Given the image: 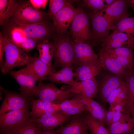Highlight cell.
<instances>
[{"label": "cell", "mask_w": 134, "mask_h": 134, "mask_svg": "<svg viewBox=\"0 0 134 134\" xmlns=\"http://www.w3.org/2000/svg\"><path fill=\"white\" fill-rule=\"evenodd\" d=\"M91 133V134H93V133Z\"/></svg>", "instance_id": "obj_50"}, {"label": "cell", "mask_w": 134, "mask_h": 134, "mask_svg": "<svg viewBox=\"0 0 134 134\" xmlns=\"http://www.w3.org/2000/svg\"><path fill=\"white\" fill-rule=\"evenodd\" d=\"M103 49L105 52L113 57L134 59L133 49L130 48L123 47L112 49Z\"/></svg>", "instance_id": "obj_32"}, {"label": "cell", "mask_w": 134, "mask_h": 134, "mask_svg": "<svg viewBox=\"0 0 134 134\" xmlns=\"http://www.w3.org/2000/svg\"><path fill=\"white\" fill-rule=\"evenodd\" d=\"M11 17L14 22L23 25L43 22L49 18L47 13L34 8L29 1L19 3Z\"/></svg>", "instance_id": "obj_3"}, {"label": "cell", "mask_w": 134, "mask_h": 134, "mask_svg": "<svg viewBox=\"0 0 134 134\" xmlns=\"http://www.w3.org/2000/svg\"><path fill=\"white\" fill-rule=\"evenodd\" d=\"M132 134H134V130H133V133H132Z\"/></svg>", "instance_id": "obj_48"}, {"label": "cell", "mask_w": 134, "mask_h": 134, "mask_svg": "<svg viewBox=\"0 0 134 134\" xmlns=\"http://www.w3.org/2000/svg\"><path fill=\"white\" fill-rule=\"evenodd\" d=\"M86 111L87 110L85 105L81 99L80 101L74 105L64 113L71 116L83 113Z\"/></svg>", "instance_id": "obj_36"}, {"label": "cell", "mask_w": 134, "mask_h": 134, "mask_svg": "<svg viewBox=\"0 0 134 134\" xmlns=\"http://www.w3.org/2000/svg\"><path fill=\"white\" fill-rule=\"evenodd\" d=\"M99 60L102 69L125 80L131 71L123 66L115 58L101 48L98 50Z\"/></svg>", "instance_id": "obj_11"}, {"label": "cell", "mask_w": 134, "mask_h": 134, "mask_svg": "<svg viewBox=\"0 0 134 134\" xmlns=\"http://www.w3.org/2000/svg\"><path fill=\"white\" fill-rule=\"evenodd\" d=\"M102 69L99 60L79 65L74 72V77L76 81L94 79L100 73Z\"/></svg>", "instance_id": "obj_22"}, {"label": "cell", "mask_w": 134, "mask_h": 134, "mask_svg": "<svg viewBox=\"0 0 134 134\" xmlns=\"http://www.w3.org/2000/svg\"><path fill=\"white\" fill-rule=\"evenodd\" d=\"M31 111L29 113L31 118L39 117L45 114L60 110L59 104L54 102H46L40 100H35L30 98Z\"/></svg>", "instance_id": "obj_23"}, {"label": "cell", "mask_w": 134, "mask_h": 134, "mask_svg": "<svg viewBox=\"0 0 134 134\" xmlns=\"http://www.w3.org/2000/svg\"><path fill=\"white\" fill-rule=\"evenodd\" d=\"M5 36L10 41L25 53L29 52L36 47L37 42L34 40L23 36L17 29L10 24L5 30Z\"/></svg>", "instance_id": "obj_17"}, {"label": "cell", "mask_w": 134, "mask_h": 134, "mask_svg": "<svg viewBox=\"0 0 134 134\" xmlns=\"http://www.w3.org/2000/svg\"><path fill=\"white\" fill-rule=\"evenodd\" d=\"M73 43L76 64L79 65L99 60L98 54L89 44L74 41Z\"/></svg>", "instance_id": "obj_18"}, {"label": "cell", "mask_w": 134, "mask_h": 134, "mask_svg": "<svg viewBox=\"0 0 134 134\" xmlns=\"http://www.w3.org/2000/svg\"><path fill=\"white\" fill-rule=\"evenodd\" d=\"M3 35L5 60L1 70L2 73L5 74L15 67L27 65L33 60L34 56L27 55Z\"/></svg>", "instance_id": "obj_1"}, {"label": "cell", "mask_w": 134, "mask_h": 134, "mask_svg": "<svg viewBox=\"0 0 134 134\" xmlns=\"http://www.w3.org/2000/svg\"><path fill=\"white\" fill-rule=\"evenodd\" d=\"M131 4L134 5V0H131ZM134 11V7H131Z\"/></svg>", "instance_id": "obj_47"}, {"label": "cell", "mask_w": 134, "mask_h": 134, "mask_svg": "<svg viewBox=\"0 0 134 134\" xmlns=\"http://www.w3.org/2000/svg\"><path fill=\"white\" fill-rule=\"evenodd\" d=\"M107 129L109 134H131L134 129V119L130 113L123 114L119 120Z\"/></svg>", "instance_id": "obj_24"}, {"label": "cell", "mask_w": 134, "mask_h": 134, "mask_svg": "<svg viewBox=\"0 0 134 134\" xmlns=\"http://www.w3.org/2000/svg\"><path fill=\"white\" fill-rule=\"evenodd\" d=\"M114 113V110L110 109L107 111L105 119V124L108 126L110 125L111 123Z\"/></svg>", "instance_id": "obj_42"}, {"label": "cell", "mask_w": 134, "mask_h": 134, "mask_svg": "<svg viewBox=\"0 0 134 134\" xmlns=\"http://www.w3.org/2000/svg\"><path fill=\"white\" fill-rule=\"evenodd\" d=\"M81 99L79 96L76 95L72 98L63 101L60 104V110L64 113L65 112Z\"/></svg>", "instance_id": "obj_39"}, {"label": "cell", "mask_w": 134, "mask_h": 134, "mask_svg": "<svg viewBox=\"0 0 134 134\" xmlns=\"http://www.w3.org/2000/svg\"></svg>", "instance_id": "obj_52"}, {"label": "cell", "mask_w": 134, "mask_h": 134, "mask_svg": "<svg viewBox=\"0 0 134 134\" xmlns=\"http://www.w3.org/2000/svg\"><path fill=\"white\" fill-rule=\"evenodd\" d=\"M133 49H134V46Z\"/></svg>", "instance_id": "obj_49"}, {"label": "cell", "mask_w": 134, "mask_h": 134, "mask_svg": "<svg viewBox=\"0 0 134 134\" xmlns=\"http://www.w3.org/2000/svg\"><path fill=\"white\" fill-rule=\"evenodd\" d=\"M104 12L103 9L88 13L94 39L98 42L108 36L109 31L113 30L115 27V25L103 16Z\"/></svg>", "instance_id": "obj_7"}, {"label": "cell", "mask_w": 134, "mask_h": 134, "mask_svg": "<svg viewBox=\"0 0 134 134\" xmlns=\"http://www.w3.org/2000/svg\"><path fill=\"white\" fill-rule=\"evenodd\" d=\"M72 117L61 110L44 114L40 117L30 118V120L36 122L41 128L53 130L56 127L69 121Z\"/></svg>", "instance_id": "obj_15"}, {"label": "cell", "mask_w": 134, "mask_h": 134, "mask_svg": "<svg viewBox=\"0 0 134 134\" xmlns=\"http://www.w3.org/2000/svg\"><path fill=\"white\" fill-rule=\"evenodd\" d=\"M29 1L34 8L41 10L44 9L48 1L47 0H30Z\"/></svg>", "instance_id": "obj_40"}, {"label": "cell", "mask_w": 134, "mask_h": 134, "mask_svg": "<svg viewBox=\"0 0 134 134\" xmlns=\"http://www.w3.org/2000/svg\"><path fill=\"white\" fill-rule=\"evenodd\" d=\"M19 3L14 0H0V24L4 25L12 17Z\"/></svg>", "instance_id": "obj_29"}, {"label": "cell", "mask_w": 134, "mask_h": 134, "mask_svg": "<svg viewBox=\"0 0 134 134\" xmlns=\"http://www.w3.org/2000/svg\"><path fill=\"white\" fill-rule=\"evenodd\" d=\"M68 89L72 94L75 95L92 99L97 94L98 83L96 78L76 81Z\"/></svg>", "instance_id": "obj_19"}, {"label": "cell", "mask_w": 134, "mask_h": 134, "mask_svg": "<svg viewBox=\"0 0 134 134\" xmlns=\"http://www.w3.org/2000/svg\"><path fill=\"white\" fill-rule=\"evenodd\" d=\"M126 88L125 81L119 87L113 90L108 96L105 102L108 103L110 106H111L114 102L116 98L120 93Z\"/></svg>", "instance_id": "obj_38"}, {"label": "cell", "mask_w": 134, "mask_h": 134, "mask_svg": "<svg viewBox=\"0 0 134 134\" xmlns=\"http://www.w3.org/2000/svg\"><path fill=\"white\" fill-rule=\"evenodd\" d=\"M35 96L43 101L59 104L76 96L72 94L68 89L62 90L53 83L46 84L42 82H39L37 86Z\"/></svg>", "instance_id": "obj_6"}, {"label": "cell", "mask_w": 134, "mask_h": 134, "mask_svg": "<svg viewBox=\"0 0 134 134\" xmlns=\"http://www.w3.org/2000/svg\"><path fill=\"white\" fill-rule=\"evenodd\" d=\"M133 71H134V70H133Z\"/></svg>", "instance_id": "obj_51"}, {"label": "cell", "mask_w": 134, "mask_h": 134, "mask_svg": "<svg viewBox=\"0 0 134 134\" xmlns=\"http://www.w3.org/2000/svg\"><path fill=\"white\" fill-rule=\"evenodd\" d=\"M134 106V104L126 100L116 105L110 109L120 112L123 114L130 113Z\"/></svg>", "instance_id": "obj_37"}, {"label": "cell", "mask_w": 134, "mask_h": 134, "mask_svg": "<svg viewBox=\"0 0 134 134\" xmlns=\"http://www.w3.org/2000/svg\"><path fill=\"white\" fill-rule=\"evenodd\" d=\"M42 129V128L37 123L29 119L28 121L14 127L4 134H41Z\"/></svg>", "instance_id": "obj_27"}, {"label": "cell", "mask_w": 134, "mask_h": 134, "mask_svg": "<svg viewBox=\"0 0 134 134\" xmlns=\"http://www.w3.org/2000/svg\"><path fill=\"white\" fill-rule=\"evenodd\" d=\"M131 0H116L112 5L103 9V16L115 25L122 19L131 15L129 10Z\"/></svg>", "instance_id": "obj_13"}, {"label": "cell", "mask_w": 134, "mask_h": 134, "mask_svg": "<svg viewBox=\"0 0 134 134\" xmlns=\"http://www.w3.org/2000/svg\"><path fill=\"white\" fill-rule=\"evenodd\" d=\"M99 42L101 48L104 49H112L123 47H127L133 49L134 39L124 33L114 31L110 35Z\"/></svg>", "instance_id": "obj_16"}, {"label": "cell", "mask_w": 134, "mask_h": 134, "mask_svg": "<svg viewBox=\"0 0 134 134\" xmlns=\"http://www.w3.org/2000/svg\"><path fill=\"white\" fill-rule=\"evenodd\" d=\"M28 108L12 110L0 115V128L3 133L31 118Z\"/></svg>", "instance_id": "obj_12"}, {"label": "cell", "mask_w": 134, "mask_h": 134, "mask_svg": "<svg viewBox=\"0 0 134 134\" xmlns=\"http://www.w3.org/2000/svg\"><path fill=\"white\" fill-rule=\"evenodd\" d=\"M123 114L121 112L114 110V114L110 125L119 120Z\"/></svg>", "instance_id": "obj_43"}, {"label": "cell", "mask_w": 134, "mask_h": 134, "mask_svg": "<svg viewBox=\"0 0 134 134\" xmlns=\"http://www.w3.org/2000/svg\"><path fill=\"white\" fill-rule=\"evenodd\" d=\"M19 85L21 95L27 99L35 96L37 81L35 77L25 68L9 72Z\"/></svg>", "instance_id": "obj_10"}, {"label": "cell", "mask_w": 134, "mask_h": 134, "mask_svg": "<svg viewBox=\"0 0 134 134\" xmlns=\"http://www.w3.org/2000/svg\"><path fill=\"white\" fill-rule=\"evenodd\" d=\"M72 67L70 66L63 67L60 70L51 73L44 80L52 83H63L72 86L76 82L74 79Z\"/></svg>", "instance_id": "obj_25"}, {"label": "cell", "mask_w": 134, "mask_h": 134, "mask_svg": "<svg viewBox=\"0 0 134 134\" xmlns=\"http://www.w3.org/2000/svg\"><path fill=\"white\" fill-rule=\"evenodd\" d=\"M5 52L3 41V36L2 33H0V65L1 69L3 67L4 61L3 59L4 53Z\"/></svg>", "instance_id": "obj_41"}, {"label": "cell", "mask_w": 134, "mask_h": 134, "mask_svg": "<svg viewBox=\"0 0 134 134\" xmlns=\"http://www.w3.org/2000/svg\"><path fill=\"white\" fill-rule=\"evenodd\" d=\"M89 20L88 13L82 8L78 7L76 8L70 28V33L74 41L84 43L94 39L90 28Z\"/></svg>", "instance_id": "obj_4"}, {"label": "cell", "mask_w": 134, "mask_h": 134, "mask_svg": "<svg viewBox=\"0 0 134 134\" xmlns=\"http://www.w3.org/2000/svg\"><path fill=\"white\" fill-rule=\"evenodd\" d=\"M76 12L72 1H67L63 8L51 18L55 30L59 34L67 33V30L71 24Z\"/></svg>", "instance_id": "obj_8"}, {"label": "cell", "mask_w": 134, "mask_h": 134, "mask_svg": "<svg viewBox=\"0 0 134 134\" xmlns=\"http://www.w3.org/2000/svg\"><path fill=\"white\" fill-rule=\"evenodd\" d=\"M113 31L124 33L134 39V17L122 19L115 25Z\"/></svg>", "instance_id": "obj_31"}, {"label": "cell", "mask_w": 134, "mask_h": 134, "mask_svg": "<svg viewBox=\"0 0 134 134\" xmlns=\"http://www.w3.org/2000/svg\"><path fill=\"white\" fill-rule=\"evenodd\" d=\"M79 96L85 105L87 111L89 112L90 115L93 118L105 124L107 111L100 104L92 99Z\"/></svg>", "instance_id": "obj_26"}, {"label": "cell", "mask_w": 134, "mask_h": 134, "mask_svg": "<svg viewBox=\"0 0 134 134\" xmlns=\"http://www.w3.org/2000/svg\"><path fill=\"white\" fill-rule=\"evenodd\" d=\"M127 99L134 104V72L131 71L125 80Z\"/></svg>", "instance_id": "obj_33"}, {"label": "cell", "mask_w": 134, "mask_h": 134, "mask_svg": "<svg viewBox=\"0 0 134 134\" xmlns=\"http://www.w3.org/2000/svg\"><path fill=\"white\" fill-rule=\"evenodd\" d=\"M82 1L84 6L93 12L100 11L107 7L104 3L105 0H84Z\"/></svg>", "instance_id": "obj_34"}, {"label": "cell", "mask_w": 134, "mask_h": 134, "mask_svg": "<svg viewBox=\"0 0 134 134\" xmlns=\"http://www.w3.org/2000/svg\"><path fill=\"white\" fill-rule=\"evenodd\" d=\"M41 134H58L56 131L53 130H49L42 128Z\"/></svg>", "instance_id": "obj_44"}, {"label": "cell", "mask_w": 134, "mask_h": 134, "mask_svg": "<svg viewBox=\"0 0 134 134\" xmlns=\"http://www.w3.org/2000/svg\"><path fill=\"white\" fill-rule=\"evenodd\" d=\"M36 48L39 53V59L45 63L52 65L51 62L55 50L53 43L48 40H44L38 44Z\"/></svg>", "instance_id": "obj_28"}, {"label": "cell", "mask_w": 134, "mask_h": 134, "mask_svg": "<svg viewBox=\"0 0 134 134\" xmlns=\"http://www.w3.org/2000/svg\"><path fill=\"white\" fill-rule=\"evenodd\" d=\"M131 113L132 115V117L134 119V106L133 108Z\"/></svg>", "instance_id": "obj_46"}, {"label": "cell", "mask_w": 134, "mask_h": 134, "mask_svg": "<svg viewBox=\"0 0 134 134\" xmlns=\"http://www.w3.org/2000/svg\"><path fill=\"white\" fill-rule=\"evenodd\" d=\"M84 120L91 133L93 134H109L105 124L93 118L90 114L84 115Z\"/></svg>", "instance_id": "obj_30"}, {"label": "cell", "mask_w": 134, "mask_h": 134, "mask_svg": "<svg viewBox=\"0 0 134 134\" xmlns=\"http://www.w3.org/2000/svg\"><path fill=\"white\" fill-rule=\"evenodd\" d=\"M83 113L72 117L66 125L55 130L58 134H88L89 128L84 121Z\"/></svg>", "instance_id": "obj_20"}, {"label": "cell", "mask_w": 134, "mask_h": 134, "mask_svg": "<svg viewBox=\"0 0 134 134\" xmlns=\"http://www.w3.org/2000/svg\"><path fill=\"white\" fill-rule=\"evenodd\" d=\"M97 76L98 83L97 94L101 100L105 101L110 93L119 87L125 81L123 77L113 74L104 70Z\"/></svg>", "instance_id": "obj_9"}, {"label": "cell", "mask_w": 134, "mask_h": 134, "mask_svg": "<svg viewBox=\"0 0 134 134\" xmlns=\"http://www.w3.org/2000/svg\"><path fill=\"white\" fill-rule=\"evenodd\" d=\"M64 34H59L53 42L55 47L54 65L62 67H73L76 64L73 41Z\"/></svg>", "instance_id": "obj_2"}, {"label": "cell", "mask_w": 134, "mask_h": 134, "mask_svg": "<svg viewBox=\"0 0 134 134\" xmlns=\"http://www.w3.org/2000/svg\"><path fill=\"white\" fill-rule=\"evenodd\" d=\"M67 1L64 0H49V6L47 13L49 18L55 15L64 6Z\"/></svg>", "instance_id": "obj_35"}, {"label": "cell", "mask_w": 134, "mask_h": 134, "mask_svg": "<svg viewBox=\"0 0 134 134\" xmlns=\"http://www.w3.org/2000/svg\"><path fill=\"white\" fill-rule=\"evenodd\" d=\"M36 78L37 81L42 82L51 73L55 72L52 65H49L35 55L33 60L26 65L25 68Z\"/></svg>", "instance_id": "obj_21"}, {"label": "cell", "mask_w": 134, "mask_h": 134, "mask_svg": "<svg viewBox=\"0 0 134 134\" xmlns=\"http://www.w3.org/2000/svg\"><path fill=\"white\" fill-rule=\"evenodd\" d=\"M116 0H105V2L106 3V4L107 7L113 4Z\"/></svg>", "instance_id": "obj_45"}, {"label": "cell", "mask_w": 134, "mask_h": 134, "mask_svg": "<svg viewBox=\"0 0 134 134\" xmlns=\"http://www.w3.org/2000/svg\"><path fill=\"white\" fill-rule=\"evenodd\" d=\"M10 24L23 36L32 39L38 44L48 39L52 35L54 29L47 21L28 25L16 23L13 21Z\"/></svg>", "instance_id": "obj_5"}, {"label": "cell", "mask_w": 134, "mask_h": 134, "mask_svg": "<svg viewBox=\"0 0 134 134\" xmlns=\"http://www.w3.org/2000/svg\"><path fill=\"white\" fill-rule=\"evenodd\" d=\"M0 90L5 95L4 98L0 109V115L11 111L28 108V99L22 95L9 91L0 86Z\"/></svg>", "instance_id": "obj_14"}]
</instances>
